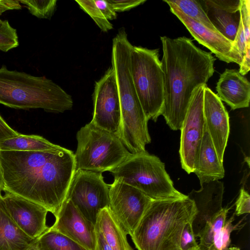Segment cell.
I'll return each instance as SVG.
<instances>
[{"instance_id": "cell-1", "label": "cell", "mask_w": 250, "mask_h": 250, "mask_svg": "<svg viewBox=\"0 0 250 250\" xmlns=\"http://www.w3.org/2000/svg\"><path fill=\"white\" fill-rule=\"evenodd\" d=\"M4 192L28 200L56 217L76 171L74 153L50 151H0Z\"/></svg>"}, {"instance_id": "cell-2", "label": "cell", "mask_w": 250, "mask_h": 250, "mask_svg": "<svg viewBox=\"0 0 250 250\" xmlns=\"http://www.w3.org/2000/svg\"><path fill=\"white\" fill-rule=\"evenodd\" d=\"M163 56L164 102L161 113L173 130H180L191 97L199 86L207 84L215 71L216 59L186 37H160Z\"/></svg>"}, {"instance_id": "cell-3", "label": "cell", "mask_w": 250, "mask_h": 250, "mask_svg": "<svg viewBox=\"0 0 250 250\" xmlns=\"http://www.w3.org/2000/svg\"><path fill=\"white\" fill-rule=\"evenodd\" d=\"M197 210L188 196L152 200L130 235L138 250H181L180 242L185 225Z\"/></svg>"}, {"instance_id": "cell-4", "label": "cell", "mask_w": 250, "mask_h": 250, "mask_svg": "<svg viewBox=\"0 0 250 250\" xmlns=\"http://www.w3.org/2000/svg\"><path fill=\"white\" fill-rule=\"evenodd\" d=\"M0 104L18 109L41 108L59 113L72 109V97L44 77L0 68Z\"/></svg>"}, {"instance_id": "cell-5", "label": "cell", "mask_w": 250, "mask_h": 250, "mask_svg": "<svg viewBox=\"0 0 250 250\" xmlns=\"http://www.w3.org/2000/svg\"><path fill=\"white\" fill-rule=\"evenodd\" d=\"M114 180L131 186L153 200L178 199L188 196L177 190L165 164L146 151L131 155L110 171Z\"/></svg>"}, {"instance_id": "cell-6", "label": "cell", "mask_w": 250, "mask_h": 250, "mask_svg": "<svg viewBox=\"0 0 250 250\" xmlns=\"http://www.w3.org/2000/svg\"><path fill=\"white\" fill-rule=\"evenodd\" d=\"M77 147L74 158L76 170L102 173L110 171L132 153L116 134L99 128L90 122L76 134Z\"/></svg>"}, {"instance_id": "cell-7", "label": "cell", "mask_w": 250, "mask_h": 250, "mask_svg": "<svg viewBox=\"0 0 250 250\" xmlns=\"http://www.w3.org/2000/svg\"><path fill=\"white\" fill-rule=\"evenodd\" d=\"M130 71L140 102L148 121L156 122L164 102V74L159 49L132 46Z\"/></svg>"}, {"instance_id": "cell-8", "label": "cell", "mask_w": 250, "mask_h": 250, "mask_svg": "<svg viewBox=\"0 0 250 250\" xmlns=\"http://www.w3.org/2000/svg\"><path fill=\"white\" fill-rule=\"evenodd\" d=\"M109 192V185L104 182L101 173L77 169L66 199L71 200L82 215L95 225L100 211L108 207Z\"/></svg>"}, {"instance_id": "cell-9", "label": "cell", "mask_w": 250, "mask_h": 250, "mask_svg": "<svg viewBox=\"0 0 250 250\" xmlns=\"http://www.w3.org/2000/svg\"><path fill=\"white\" fill-rule=\"evenodd\" d=\"M206 85L199 86L194 91L180 129V162L182 168L188 174L193 172L204 132L203 97Z\"/></svg>"}, {"instance_id": "cell-10", "label": "cell", "mask_w": 250, "mask_h": 250, "mask_svg": "<svg viewBox=\"0 0 250 250\" xmlns=\"http://www.w3.org/2000/svg\"><path fill=\"white\" fill-rule=\"evenodd\" d=\"M152 200L139 189L125 183L114 180L109 185L108 208L130 235Z\"/></svg>"}, {"instance_id": "cell-11", "label": "cell", "mask_w": 250, "mask_h": 250, "mask_svg": "<svg viewBox=\"0 0 250 250\" xmlns=\"http://www.w3.org/2000/svg\"><path fill=\"white\" fill-rule=\"evenodd\" d=\"M93 101V115L90 123L119 136L121 107L115 74L112 67L95 82Z\"/></svg>"}, {"instance_id": "cell-12", "label": "cell", "mask_w": 250, "mask_h": 250, "mask_svg": "<svg viewBox=\"0 0 250 250\" xmlns=\"http://www.w3.org/2000/svg\"><path fill=\"white\" fill-rule=\"evenodd\" d=\"M163 1L169 5L171 12L178 18L200 44L209 49L220 60L240 65L242 58L233 42L218 31L211 30L189 18L169 0Z\"/></svg>"}, {"instance_id": "cell-13", "label": "cell", "mask_w": 250, "mask_h": 250, "mask_svg": "<svg viewBox=\"0 0 250 250\" xmlns=\"http://www.w3.org/2000/svg\"><path fill=\"white\" fill-rule=\"evenodd\" d=\"M2 199L11 219L30 237L38 239L49 228L46 225L48 211L43 207L8 192Z\"/></svg>"}, {"instance_id": "cell-14", "label": "cell", "mask_w": 250, "mask_h": 250, "mask_svg": "<svg viewBox=\"0 0 250 250\" xmlns=\"http://www.w3.org/2000/svg\"><path fill=\"white\" fill-rule=\"evenodd\" d=\"M78 243L87 250H95L96 232L95 225L86 219L71 200L66 199L54 224L50 227Z\"/></svg>"}, {"instance_id": "cell-15", "label": "cell", "mask_w": 250, "mask_h": 250, "mask_svg": "<svg viewBox=\"0 0 250 250\" xmlns=\"http://www.w3.org/2000/svg\"><path fill=\"white\" fill-rule=\"evenodd\" d=\"M203 113L208 133L220 160L223 163L229 134V116L222 101L207 85L204 91Z\"/></svg>"}, {"instance_id": "cell-16", "label": "cell", "mask_w": 250, "mask_h": 250, "mask_svg": "<svg viewBox=\"0 0 250 250\" xmlns=\"http://www.w3.org/2000/svg\"><path fill=\"white\" fill-rule=\"evenodd\" d=\"M200 185V189H192L187 195L194 202L197 210L191 222L195 237L200 236L208 223L223 208V183L215 180Z\"/></svg>"}, {"instance_id": "cell-17", "label": "cell", "mask_w": 250, "mask_h": 250, "mask_svg": "<svg viewBox=\"0 0 250 250\" xmlns=\"http://www.w3.org/2000/svg\"><path fill=\"white\" fill-rule=\"evenodd\" d=\"M203 9L216 30L233 42L240 22V0H204Z\"/></svg>"}, {"instance_id": "cell-18", "label": "cell", "mask_w": 250, "mask_h": 250, "mask_svg": "<svg viewBox=\"0 0 250 250\" xmlns=\"http://www.w3.org/2000/svg\"><path fill=\"white\" fill-rule=\"evenodd\" d=\"M216 95L232 110L248 107L250 101V83L235 69L227 68L216 83Z\"/></svg>"}, {"instance_id": "cell-19", "label": "cell", "mask_w": 250, "mask_h": 250, "mask_svg": "<svg viewBox=\"0 0 250 250\" xmlns=\"http://www.w3.org/2000/svg\"><path fill=\"white\" fill-rule=\"evenodd\" d=\"M193 172L198 178L200 184L219 180L225 176L223 163L218 156L206 125Z\"/></svg>"}, {"instance_id": "cell-20", "label": "cell", "mask_w": 250, "mask_h": 250, "mask_svg": "<svg viewBox=\"0 0 250 250\" xmlns=\"http://www.w3.org/2000/svg\"><path fill=\"white\" fill-rule=\"evenodd\" d=\"M37 239L30 237L13 221L0 198V250H30Z\"/></svg>"}, {"instance_id": "cell-21", "label": "cell", "mask_w": 250, "mask_h": 250, "mask_svg": "<svg viewBox=\"0 0 250 250\" xmlns=\"http://www.w3.org/2000/svg\"><path fill=\"white\" fill-rule=\"evenodd\" d=\"M95 229L104 237L112 250H133L127 239V233L114 216L108 207L98 214Z\"/></svg>"}, {"instance_id": "cell-22", "label": "cell", "mask_w": 250, "mask_h": 250, "mask_svg": "<svg viewBox=\"0 0 250 250\" xmlns=\"http://www.w3.org/2000/svg\"><path fill=\"white\" fill-rule=\"evenodd\" d=\"M42 136L36 135H19L0 141V151H50L62 148Z\"/></svg>"}, {"instance_id": "cell-23", "label": "cell", "mask_w": 250, "mask_h": 250, "mask_svg": "<svg viewBox=\"0 0 250 250\" xmlns=\"http://www.w3.org/2000/svg\"><path fill=\"white\" fill-rule=\"evenodd\" d=\"M34 247L37 250H87L50 227L37 239Z\"/></svg>"}, {"instance_id": "cell-24", "label": "cell", "mask_w": 250, "mask_h": 250, "mask_svg": "<svg viewBox=\"0 0 250 250\" xmlns=\"http://www.w3.org/2000/svg\"><path fill=\"white\" fill-rule=\"evenodd\" d=\"M229 209L225 208L209 221L201 232L198 245L200 250H213L215 244L224 227Z\"/></svg>"}, {"instance_id": "cell-25", "label": "cell", "mask_w": 250, "mask_h": 250, "mask_svg": "<svg viewBox=\"0 0 250 250\" xmlns=\"http://www.w3.org/2000/svg\"><path fill=\"white\" fill-rule=\"evenodd\" d=\"M240 22L233 44L243 58L250 47V0H240Z\"/></svg>"}, {"instance_id": "cell-26", "label": "cell", "mask_w": 250, "mask_h": 250, "mask_svg": "<svg viewBox=\"0 0 250 250\" xmlns=\"http://www.w3.org/2000/svg\"><path fill=\"white\" fill-rule=\"evenodd\" d=\"M169 0L189 18L211 30L217 31L208 19L199 1L194 0Z\"/></svg>"}, {"instance_id": "cell-27", "label": "cell", "mask_w": 250, "mask_h": 250, "mask_svg": "<svg viewBox=\"0 0 250 250\" xmlns=\"http://www.w3.org/2000/svg\"><path fill=\"white\" fill-rule=\"evenodd\" d=\"M26 5L29 12L40 19L50 20L57 7L56 0H19Z\"/></svg>"}, {"instance_id": "cell-28", "label": "cell", "mask_w": 250, "mask_h": 250, "mask_svg": "<svg viewBox=\"0 0 250 250\" xmlns=\"http://www.w3.org/2000/svg\"><path fill=\"white\" fill-rule=\"evenodd\" d=\"M75 1L90 16L102 31L106 32L113 29V25L104 16L94 0H76Z\"/></svg>"}, {"instance_id": "cell-29", "label": "cell", "mask_w": 250, "mask_h": 250, "mask_svg": "<svg viewBox=\"0 0 250 250\" xmlns=\"http://www.w3.org/2000/svg\"><path fill=\"white\" fill-rule=\"evenodd\" d=\"M19 45L16 29L10 25L7 20L0 19V50L6 52Z\"/></svg>"}, {"instance_id": "cell-30", "label": "cell", "mask_w": 250, "mask_h": 250, "mask_svg": "<svg viewBox=\"0 0 250 250\" xmlns=\"http://www.w3.org/2000/svg\"><path fill=\"white\" fill-rule=\"evenodd\" d=\"M234 220V215H232L229 220L226 221L215 244L213 250H228L231 241L230 234L238 227V224L236 225L232 224Z\"/></svg>"}, {"instance_id": "cell-31", "label": "cell", "mask_w": 250, "mask_h": 250, "mask_svg": "<svg viewBox=\"0 0 250 250\" xmlns=\"http://www.w3.org/2000/svg\"><path fill=\"white\" fill-rule=\"evenodd\" d=\"M191 222L188 223L182 231L180 242L181 250H200L195 239Z\"/></svg>"}, {"instance_id": "cell-32", "label": "cell", "mask_w": 250, "mask_h": 250, "mask_svg": "<svg viewBox=\"0 0 250 250\" xmlns=\"http://www.w3.org/2000/svg\"><path fill=\"white\" fill-rule=\"evenodd\" d=\"M235 206V214L237 216L250 212V196L244 188L240 189Z\"/></svg>"}, {"instance_id": "cell-33", "label": "cell", "mask_w": 250, "mask_h": 250, "mask_svg": "<svg viewBox=\"0 0 250 250\" xmlns=\"http://www.w3.org/2000/svg\"><path fill=\"white\" fill-rule=\"evenodd\" d=\"M113 10L116 12L128 11L143 4L146 0H107Z\"/></svg>"}, {"instance_id": "cell-34", "label": "cell", "mask_w": 250, "mask_h": 250, "mask_svg": "<svg viewBox=\"0 0 250 250\" xmlns=\"http://www.w3.org/2000/svg\"><path fill=\"white\" fill-rule=\"evenodd\" d=\"M94 1L97 6L107 20L108 21L113 20L117 18V13L113 10L107 0H94Z\"/></svg>"}, {"instance_id": "cell-35", "label": "cell", "mask_w": 250, "mask_h": 250, "mask_svg": "<svg viewBox=\"0 0 250 250\" xmlns=\"http://www.w3.org/2000/svg\"><path fill=\"white\" fill-rule=\"evenodd\" d=\"M20 133L13 129L0 114V141L17 136Z\"/></svg>"}, {"instance_id": "cell-36", "label": "cell", "mask_w": 250, "mask_h": 250, "mask_svg": "<svg viewBox=\"0 0 250 250\" xmlns=\"http://www.w3.org/2000/svg\"><path fill=\"white\" fill-rule=\"evenodd\" d=\"M21 8L19 0H0V15L9 10H19Z\"/></svg>"}, {"instance_id": "cell-37", "label": "cell", "mask_w": 250, "mask_h": 250, "mask_svg": "<svg viewBox=\"0 0 250 250\" xmlns=\"http://www.w3.org/2000/svg\"><path fill=\"white\" fill-rule=\"evenodd\" d=\"M238 70L239 73L244 76L247 74L250 69V47L248 48L244 55L242 62Z\"/></svg>"}, {"instance_id": "cell-38", "label": "cell", "mask_w": 250, "mask_h": 250, "mask_svg": "<svg viewBox=\"0 0 250 250\" xmlns=\"http://www.w3.org/2000/svg\"><path fill=\"white\" fill-rule=\"evenodd\" d=\"M96 243L95 250H112L102 234L96 230Z\"/></svg>"}, {"instance_id": "cell-39", "label": "cell", "mask_w": 250, "mask_h": 250, "mask_svg": "<svg viewBox=\"0 0 250 250\" xmlns=\"http://www.w3.org/2000/svg\"><path fill=\"white\" fill-rule=\"evenodd\" d=\"M4 189V182L3 179L2 172L0 165V198L2 196L1 191H3Z\"/></svg>"}, {"instance_id": "cell-40", "label": "cell", "mask_w": 250, "mask_h": 250, "mask_svg": "<svg viewBox=\"0 0 250 250\" xmlns=\"http://www.w3.org/2000/svg\"><path fill=\"white\" fill-rule=\"evenodd\" d=\"M228 250H240V249L237 247H233L229 248Z\"/></svg>"}, {"instance_id": "cell-41", "label": "cell", "mask_w": 250, "mask_h": 250, "mask_svg": "<svg viewBox=\"0 0 250 250\" xmlns=\"http://www.w3.org/2000/svg\"><path fill=\"white\" fill-rule=\"evenodd\" d=\"M37 250L34 247L32 249H31V250Z\"/></svg>"}]
</instances>
